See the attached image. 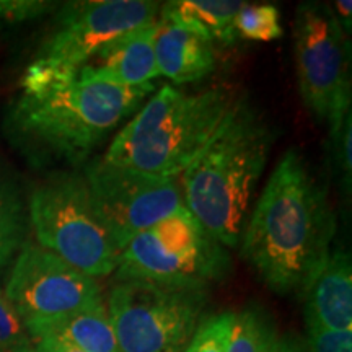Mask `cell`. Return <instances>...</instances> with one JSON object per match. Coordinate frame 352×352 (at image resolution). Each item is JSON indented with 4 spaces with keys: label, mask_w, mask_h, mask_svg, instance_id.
<instances>
[{
    "label": "cell",
    "mask_w": 352,
    "mask_h": 352,
    "mask_svg": "<svg viewBox=\"0 0 352 352\" xmlns=\"http://www.w3.org/2000/svg\"><path fill=\"white\" fill-rule=\"evenodd\" d=\"M0 352H34L23 321L0 289Z\"/></svg>",
    "instance_id": "cell-21"
},
{
    "label": "cell",
    "mask_w": 352,
    "mask_h": 352,
    "mask_svg": "<svg viewBox=\"0 0 352 352\" xmlns=\"http://www.w3.org/2000/svg\"><path fill=\"white\" fill-rule=\"evenodd\" d=\"M276 352H307L305 344L302 340L296 336H283L279 338L276 346Z\"/></svg>",
    "instance_id": "cell-27"
},
{
    "label": "cell",
    "mask_w": 352,
    "mask_h": 352,
    "mask_svg": "<svg viewBox=\"0 0 352 352\" xmlns=\"http://www.w3.org/2000/svg\"><path fill=\"white\" fill-rule=\"evenodd\" d=\"M28 334L32 341L41 336L59 338L82 352H120L104 302L30 329Z\"/></svg>",
    "instance_id": "cell-16"
},
{
    "label": "cell",
    "mask_w": 352,
    "mask_h": 352,
    "mask_svg": "<svg viewBox=\"0 0 352 352\" xmlns=\"http://www.w3.org/2000/svg\"><path fill=\"white\" fill-rule=\"evenodd\" d=\"M243 6L239 0H171L160 8L158 19L212 44H233L239 38L233 20Z\"/></svg>",
    "instance_id": "cell-15"
},
{
    "label": "cell",
    "mask_w": 352,
    "mask_h": 352,
    "mask_svg": "<svg viewBox=\"0 0 352 352\" xmlns=\"http://www.w3.org/2000/svg\"><path fill=\"white\" fill-rule=\"evenodd\" d=\"M307 328L352 329V263L344 248H334L303 292Z\"/></svg>",
    "instance_id": "cell-13"
},
{
    "label": "cell",
    "mask_w": 352,
    "mask_h": 352,
    "mask_svg": "<svg viewBox=\"0 0 352 352\" xmlns=\"http://www.w3.org/2000/svg\"><path fill=\"white\" fill-rule=\"evenodd\" d=\"M158 20L116 38L77 70L80 80L111 87H140L158 77L155 34Z\"/></svg>",
    "instance_id": "cell-12"
},
{
    "label": "cell",
    "mask_w": 352,
    "mask_h": 352,
    "mask_svg": "<svg viewBox=\"0 0 352 352\" xmlns=\"http://www.w3.org/2000/svg\"><path fill=\"white\" fill-rule=\"evenodd\" d=\"M352 114H347L342 124L336 131L329 132V140H331V155H333V166L340 178L342 191L351 192V182H352V162H351V142H352Z\"/></svg>",
    "instance_id": "cell-22"
},
{
    "label": "cell",
    "mask_w": 352,
    "mask_h": 352,
    "mask_svg": "<svg viewBox=\"0 0 352 352\" xmlns=\"http://www.w3.org/2000/svg\"><path fill=\"white\" fill-rule=\"evenodd\" d=\"M303 344L307 352H352V329L334 331V329L307 328Z\"/></svg>",
    "instance_id": "cell-23"
},
{
    "label": "cell",
    "mask_w": 352,
    "mask_h": 352,
    "mask_svg": "<svg viewBox=\"0 0 352 352\" xmlns=\"http://www.w3.org/2000/svg\"><path fill=\"white\" fill-rule=\"evenodd\" d=\"M274 321L259 307L235 311L227 352H276L279 341Z\"/></svg>",
    "instance_id": "cell-17"
},
{
    "label": "cell",
    "mask_w": 352,
    "mask_h": 352,
    "mask_svg": "<svg viewBox=\"0 0 352 352\" xmlns=\"http://www.w3.org/2000/svg\"><path fill=\"white\" fill-rule=\"evenodd\" d=\"M83 176L91 204L120 253L140 232L186 209L176 179L111 164L103 157L88 162Z\"/></svg>",
    "instance_id": "cell-9"
},
{
    "label": "cell",
    "mask_w": 352,
    "mask_h": 352,
    "mask_svg": "<svg viewBox=\"0 0 352 352\" xmlns=\"http://www.w3.org/2000/svg\"><path fill=\"white\" fill-rule=\"evenodd\" d=\"M153 90V83L120 88L32 64L21 80L10 124L32 155L78 165L126 118L138 113Z\"/></svg>",
    "instance_id": "cell-2"
},
{
    "label": "cell",
    "mask_w": 352,
    "mask_h": 352,
    "mask_svg": "<svg viewBox=\"0 0 352 352\" xmlns=\"http://www.w3.org/2000/svg\"><path fill=\"white\" fill-rule=\"evenodd\" d=\"M26 331L104 302L94 277L38 243H25L3 289Z\"/></svg>",
    "instance_id": "cell-10"
},
{
    "label": "cell",
    "mask_w": 352,
    "mask_h": 352,
    "mask_svg": "<svg viewBox=\"0 0 352 352\" xmlns=\"http://www.w3.org/2000/svg\"><path fill=\"white\" fill-rule=\"evenodd\" d=\"M155 64L158 76H164L179 85L199 82L215 67L214 44L158 19Z\"/></svg>",
    "instance_id": "cell-14"
},
{
    "label": "cell",
    "mask_w": 352,
    "mask_h": 352,
    "mask_svg": "<svg viewBox=\"0 0 352 352\" xmlns=\"http://www.w3.org/2000/svg\"><path fill=\"white\" fill-rule=\"evenodd\" d=\"M232 258L188 209L135 235L120 253L116 280L202 285L227 279Z\"/></svg>",
    "instance_id": "cell-7"
},
{
    "label": "cell",
    "mask_w": 352,
    "mask_h": 352,
    "mask_svg": "<svg viewBox=\"0 0 352 352\" xmlns=\"http://www.w3.org/2000/svg\"><path fill=\"white\" fill-rule=\"evenodd\" d=\"M52 7V2L41 0H0V20H33L50 12Z\"/></svg>",
    "instance_id": "cell-24"
},
{
    "label": "cell",
    "mask_w": 352,
    "mask_h": 352,
    "mask_svg": "<svg viewBox=\"0 0 352 352\" xmlns=\"http://www.w3.org/2000/svg\"><path fill=\"white\" fill-rule=\"evenodd\" d=\"M274 140L266 118L240 96L178 178L184 208L226 248H239Z\"/></svg>",
    "instance_id": "cell-3"
},
{
    "label": "cell",
    "mask_w": 352,
    "mask_h": 352,
    "mask_svg": "<svg viewBox=\"0 0 352 352\" xmlns=\"http://www.w3.org/2000/svg\"><path fill=\"white\" fill-rule=\"evenodd\" d=\"M331 8L338 23L341 25V28L344 30V33L349 36L352 25V2L351 0H338V2H334V7Z\"/></svg>",
    "instance_id": "cell-26"
},
{
    "label": "cell",
    "mask_w": 352,
    "mask_h": 352,
    "mask_svg": "<svg viewBox=\"0 0 352 352\" xmlns=\"http://www.w3.org/2000/svg\"><path fill=\"white\" fill-rule=\"evenodd\" d=\"M160 8L148 0L70 2L33 64L52 72H77L116 38L157 21Z\"/></svg>",
    "instance_id": "cell-11"
},
{
    "label": "cell",
    "mask_w": 352,
    "mask_h": 352,
    "mask_svg": "<svg viewBox=\"0 0 352 352\" xmlns=\"http://www.w3.org/2000/svg\"><path fill=\"white\" fill-rule=\"evenodd\" d=\"M28 220L39 246L83 274L98 279L116 271L120 250L91 204L83 173L59 171L30 195Z\"/></svg>",
    "instance_id": "cell-5"
},
{
    "label": "cell",
    "mask_w": 352,
    "mask_h": 352,
    "mask_svg": "<svg viewBox=\"0 0 352 352\" xmlns=\"http://www.w3.org/2000/svg\"><path fill=\"white\" fill-rule=\"evenodd\" d=\"M26 228L28 219L19 189L0 176V271L23 248Z\"/></svg>",
    "instance_id": "cell-18"
},
{
    "label": "cell",
    "mask_w": 352,
    "mask_h": 352,
    "mask_svg": "<svg viewBox=\"0 0 352 352\" xmlns=\"http://www.w3.org/2000/svg\"><path fill=\"white\" fill-rule=\"evenodd\" d=\"M233 25L239 36L252 41H274L284 34L279 8L271 3H263V6L245 3L236 13Z\"/></svg>",
    "instance_id": "cell-19"
},
{
    "label": "cell",
    "mask_w": 352,
    "mask_h": 352,
    "mask_svg": "<svg viewBox=\"0 0 352 352\" xmlns=\"http://www.w3.org/2000/svg\"><path fill=\"white\" fill-rule=\"evenodd\" d=\"M209 287L118 280L107 310L120 352H182L204 318Z\"/></svg>",
    "instance_id": "cell-6"
},
{
    "label": "cell",
    "mask_w": 352,
    "mask_h": 352,
    "mask_svg": "<svg viewBox=\"0 0 352 352\" xmlns=\"http://www.w3.org/2000/svg\"><path fill=\"white\" fill-rule=\"evenodd\" d=\"M334 233L327 186L305 157L289 148L252 209L239 248L272 292L302 297L331 254Z\"/></svg>",
    "instance_id": "cell-1"
},
{
    "label": "cell",
    "mask_w": 352,
    "mask_h": 352,
    "mask_svg": "<svg viewBox=\"0 0 352 352\" xmlns=\"http://www.w3.org/2000/svg\"><path fill=\"white\" fill-rule=\"evenodd\" d=\"M294 52L303 104L329 132L336 131L351 114V43L328 3L297 7Z\"/></svg>",
    "instance_id": "cell-8"
},
{
    "label": "cell",
    "mask_w": 352,
    "mask_h": 352,
    "mask_svg": "<svg viewBox=\"0 0 352 352\" xmlns=\"http://www.w3.org/2000/svg\"><path fill=\"white\" fill-rule=\"evenodd\" d=\"M34 352H82L69 342L54 336H41L33 340Z\"/></svg>",
    "instance_id": "cell-25"
},
{
    "label": "cell",
    "mask_w": 352,
    "mask_h": 352,
    "mask_svg": "<svg viewBox=\"0 0 352 352\" xmlns=\"http://www.w3.org/2000/svg\"><path fill=\"white\" fill-rule=\"evenodd\" d=\"M233 103L235 98L226 87L199 94L162 87L101 157L144 173L178 179L212 139Z\"/></svg>",
    "instance_id": "cell-4"
},
{
    "label": "cell",
    "mask_w": 352,
    "mask_h": 352,
    "mask_svg": "<svg viewBox=\"0 0 352 352\" xmlns=\"http://www.w3.org/2000/svg\"><path fill=\"white\" fill-rule=\"evenodd\" d=\"M235 311L208 315L182 352H227Z\"/></svg>",
    "instance_id": "cell-20"
}]
</instances>
